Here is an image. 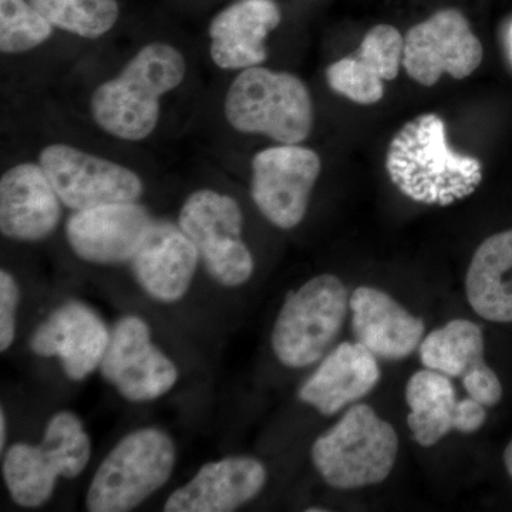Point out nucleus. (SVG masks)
I'll use <instances>...</instances> for the list:
<instances>
[{"mask_svg": "<svg viewBox=\"0 0 512 512\" xmlns=\"http://www.w3.org/2000/svg\"><path fill=\"white\" fill-rule=\"evenodd\" d=\"M225 120L241 134L278 144H301L311 136L313 101L298 76L256 66L241 70L224 100Z\"/></svg>", "mask_w": 512, "mask_h": 512, "instance_id": "obj_3", "label": "nucleus"}, {"mask_svg": "<svg viewBox=\"0 0 512 512\" xmlns=\"http://www.w3.org/2000/svg\"><path fill=\"white\" fill-rule=\"evenodd\" d=\"M55 29L84 39H99L120 18L117 0H29Z\"/></svg>", "mask_w": 512, "mask_h": 512, "instance_id": "obj_25", "label": "nucleus"}, {"mask_svg": "<svg viewBox=\"0 0 512 512\" xmlns=\"http://www.w3.org/2000/svg\"><path fill=\"white\" fill-rule=\"evenodd\" d=\"M177 224L194 242L215 282L225 288L247 284L255 262L242 239L244 214L234 197L211 188L194 191L185 198Z\"/></svg>", "mask_w": 512, "mask_h": 512, "instance_id": "obj_8", "label": "nucleus"}, {"mask_svg": "<svg viewBox=\"0 0 512 512\" xmlns=\"http://www.w3.org/2000/svg\"><path fill=\"white\" fill-rule=\"evenodd\" d=\"M6 440H8V420H6L5 410L0 412V448L5 450Z\"/></svg>", "mask_w": 512, "mask_h": 512, "instance_id": "obj_30", "label": "nucleus"}, {"mask_svg": "<svg viewBox=\"0 0 512 512\" xmlns=\"http://www.w3.org/2000/svg\"><path fill=\"white\" fill-rule=\"evenodd\" d=\"M308 512H325V511H328L326 510V508H316V507H312V508H308V510H306Z\"/></svg>", "mask_w": 512, "mask_h": 512, "instance_id": "obj_32", "label": "nucleus"}, {"mask_svg": "<svg viewBox=\"0 0 512 512\" xmlns=\"http://www.w3.org/2000/svg\"><path fill=\"white\" fill-rule=\"evenodd\" d=\"M403 49L404 37L399 30L390 25L375 26L356 53L330 64L326 70L330 89L363 106L379 103L384 83L399 76Z\"/></svg>", "mask_w": 512, "mask_h": 512, "instance_id": "obj_20", "label": "nucleus"}, {"mask_svg": "<svg viewBox=\"0 0 512 512\" xmlns=\"http://www.w3.org/2000/svg\"><path fill=\"white\" fill-rule=\"evenodd\" d=\"M177 450L158 427L127 434L97 468L87 491L92 512H126L157 493L173 474Z\"/></svg>", "mask_w": 512, "mask_h": 512, "instance_id": "obj_6", "label": "nucleus"}, {"mask_svg": "<svg viewBox=\"0 0 512 512\" xmlns=\"http://www.w3.org/2000/svg\"><path fill=\"white\" fill-rule=\"evenodd\" d=\"M406 402L407 424L421 447H433L456 430L460 400L451 377L431 369L414 373L406 384Z\"/></svg>", "mask_w": 512, "mask_h": 512, "instance_id": "obj_23", "label": "nucleus"}, {"mask_svg": "<svg viewBox=\"0 0 512 512\" xmlns=\"http://www.w3.org/2000/svg\"><path fill=\"white\" fill-rule=\"evenodd\" d=\"M483 57V45L457 9L439 10L404 37L403 67L424 87H433L443 74L466 79L480 67Z\"/></svg>", "mask_w": 512, "mask_h": 512, "instance_id": "obj_12", "label": "nucleus"}, {"mask_svg": "<svg viewBox=\"0 0 512 512\" xmlns=\"http://www.w3.org/2000/svg\"><path fill=\"white\" fill-rule=\"evenodd\" d=\"M55 26L29 0H0V52L23 55L45 45Z\"/></svg>", "mask_w": 512, "mask_h": 512, "instance_id": "obj_26", "label": "nucleus"}, {"mask_svg": "<svg viewBox=\"0 0 512 512\" xmlns=\"http://www.w3.org/2000/svg\"><path fill=\"white\" fill-rule=\"evenodd\" d=\"M463 386L468 396L485 407H493L503 399V384L500 377L487 363L464 376Z\"/></svg>", "mask_w": 512, "mask_h": 512, "instance_id": "obj_28", "label": "nucleus"}, {"mask_svg": "<svg viewBox=\"0 0 512 512\" xmlns=\"http://www.w3.org/2000/svg\"><path fill=\"white\" fill-rule=\"evenodd\" d=\"M110 333L99 313L79 301L63 303L33 332L29 346L42 357H57L73 382H82L100 367Z\"/></svg>", "mask_w": 512, "mask_h": 512, "instance_id": "obj_14", "label": "nucleus"}, {"mask_svg": "<svg viewBox=\"0 0 512 512\" xmlns=\"http://www.w3.org/2000/svg\"><path fill=\"white\" fill-rule=\"evenodd\" d=\"M419 352L426 369L463 379L485 365L483 330L471 320H451L430 332L421 342Z\"/></svg>", "mask_w": 512, "mask_h": 512, "instance_id": "obj_24", "label": "nucleus"}, {"mask_svg": "<svg viewBox=\"0 0 512 512\" xmlns=\"http://www.w3.org/2000/svg\"><path fill=\"white\" fill-rule=\"evenodd\" d=\"M352 330L356 342L377 359L403 360L423 342L426 325L393 299L389 293L360 286L350 296Z\"/></svg>", "mask_w": 512, "mask_h": 512, "instance_id": "obj_19", "label": "nucleus"}, {"mask_svg": "<svg viewBox=\"0 0 512 512\" xmlns=\"http://www.w3.org/2000/svg\"><path fill=\"white\" fill-rule=\"evenodd\" d=\"M349 301L345 284L330 274L315 276L289 293L272 329L276 359L291 369L322 359L343 328Z\"/></svg>", "mask_w": 512, "mask_h": 512, "instance_id": "obj_7", "label": "nucleus"}, {"mask_svg": "<svg viewBox=\"0 0 512 512\" xmlns=\"http://www.w3.org/2000/svg\"><path fill=\"white\" fill-rule=\"evenodd\" d=\"M187 76V60L178 47L153 42L137 50L117 76L94 89L92 119L109 136L138 143L156 131L161 100Z\"/></svg>", "mask_w": 512, "mask_h": 512, "instance_id": "obj_1", "label": "nucleus"}, {"mask_svg": "<svg viewBox=\"0 0 512 512\" xmlns=\"http://www.w3.org/2000/svg\"><path fill=\"white\" fill-rule=\"evenodd\" d=\"M200 259L194 242L178 224L156 220L130 264L148 296L161 303H175L190 289Z\"/></svg>", "mask_w": 512, "mask_h": 512, "instance_id": "obj_17", "label": "nucleus"}, {"mask_svg": "<svg viewBox=\"0 0 512 512\" xmlns=\"http://www.w3.org/2000/svg\"><path fill=\"white\" fill-rule=\"evenodd\" d=\"M20 289L15 276L0 271V352L5 353L15 342L16 313H18Z\"/></svg>", "mask_w": 512, "mask_h": 512, "instance_id": "obj_27", "label": "nucleus"}, {"mask_svg": "<svg viewBox=\"0 0 512 512\" xmlns=\"http://www.w3.org/2000/svg\"><path fill=\"white\" fill-rule=\"evenodd\" d=\"M485 420H487V412L484 404L470 396L460 400L456 419L457 431L464 434L476 433L484 426Z\"/></svg>", "mask_w": 512, "mask_h": 512, "instance_id": "obj_29", "label": "nucleus"}, {"mask_svg": "<svg viewBox=\"0 0 512 512\" xmlns=\"http://www.w3.org/2000/svg\"><path fill=\"white\" fill-rule=\"evenodd\" d=\"M282 22L275 0H237L208 26L210 56L222 70H245L268 59L266 39Z\"/></svg>", "mask_w": 512, "mask_h": 512, "instance_id": "obj_18", "label": "nucleus"}, {"mask_svg": "<svg viewBox=\"0 0 512 512\" xmlns=\"http://www.w3.org/2000/svg\"><path fill=\"white\" fill-rule=\"evenodd\" d=\"M320 171L322 161L311 148L301 144L265 148L252 160V200L276 228H296L306 217Z\"/></svg>", "mask_w": 512, "mask_h": 512, "instance_id": "obj_10", "label": "nucleus"}, {"mask_svg": "<svg viewBox=\"0 0 512 512\" xmlns=\"http://www.w3.org/2000/svg\"><path fill=\"white\" fill-rule=\"evenodd\" d=\"M399 436L389 421L367 404H355L313 443V466L336 490L383 483L392 474Z\"/></svg>", "mask_w": 512, "mask_h": 512, "instance_id": "obj_4", "label": "nucleus"}, {"mask_svg": "<svg viewBox=\"0 0 512 512\" xmlns=\"http://www.w3.org/2000/svg\"><path fill=\"white\" fill-rule=\"evenodd\" d=\"M504 464L505 470H507L508 476L512 478V439L508 443L507 448L504 451Z\"/></svg>", "mask_w": 512, "mask_h": 512, "instance_id": "obj_31", "label": "nucleus"}, {"mask_svg": "<svg viewBox=\"0 0 512 512\" xmlns=\"http://www.w3.org/2000/svg\"><path fill=\"white\" fill-rule=\"evenodd\" d=\"M377 357L359 342H343L322 360L299 389V399L323 416L359 402L380 382Z\"/></svg>", "mask_w": 512, "mask_h": 512, "instance_id": "obj_21", "label": "nucleus"}, {"mask_svg": "<svg viewBox=\"0 0 512 512\" xmlns=\"http://www.w3.org/2000/svg\"><path fill=\"white\" fill-rule=\"evenodd\" d=\"M268 471L261 460L225 457L200 468L188 483L171 493L165 512H229L254 500L264 490Z\"/></svg>", "mask_w": 512, "mask_h": 512, "instance_id": "obj_16", "label": "nucleus"}, {"mask_svg": "<svg viewBox=\"0 0 512 512\" xmlns=\"http://www.w3.org/2000/svg\"><path fill=\"white\" fill-rule=\"evenodd\" d=\"M511 47H512V30H511Z\"/></svg>", "mask_w": 512, "mask_h": 512, "instance_id": "obj_33", "label": "nucleus"}, {"mask_svg": "<svg viewBox=\"0 0 512 512\" xmlns=\"http://www.w3.org/2000/svg\"><path fill=\"white\" fill-rule=\"evenodd\" d=\"M386 170L407 198L439 207L470 197L483 181L480 161L448 146L446 124L433 113L404 124L393 137Z\"/></svg>", "mask_w": 512, "mask_h": 512, "instance_id": "obj_2", "label": "nucleus"}, {"mask_svg": "<svg viewBox=\"0 0 512 512\" xmlns=\"http://www.w3.org/2000/svg\"><path fill=\"white\" fill-rule=\"evenodd\" d=\"M100 372L131 403L160 399L180 377L173 360L151 340L146 320L136 315L123 316L114 325Z\"/></svg>", "mask_w": 512, "mask_h": 512, "instance_id": "obj_11", "label": "nucleus"}, {"mask_svg": "<svg viewBox=\"0 0 512 512\" xmlns=\"http://www.w3.org/2000/svg\"><path fill=\"white\" fill-rule=\"evenodd\" d=\"M62 204L42 165H13L0 178V232L12 241H43L59 227Z\"/></svg>", "mask_w": 512, "mask_h": 512, "instance_id": "obj_15", "label": "nucleus"}, {"mask_svg": "<svg viewBox=\"0 0 512 512\" xmlns=\"http://www.w3.org/2000/svg\"><path fill=\"white\" fill-rule=\"evenodd\" d=\"M39 164L60 201L73 211L137 202L144 194L136 171L70 144H49L40 151Z\"/></svg>", "mask_w": 512, "mask_h": 512, "instance_id": "obj_9", "label": "nucleus"}, {"mask_svg": "<svg viewBox=\"0 0 512 512\" xmlns=\"http://www.w3.org/2000/svg\"><path fill=\"white\" fill-rule=\"evenodd\" d=\"M92 457V441L82 420L59 412L47 423L39 446L16 443L6 451L2 473L10 497L20 507L39 508L50 500L60 477L73 480Z\"/></svg>", "mask_w": 512, "mask_h": 512, "instance_id": "obj_5", "label": "nucleus"}, {"mask_svg": "<svg viewBox=\"0 0 512 512\" xmlns=\"http://www.w3.org/2000/svg\"><path fill=\"white\" fill-rule=\"evenodd\" d=\"M154 221L138 201L100 205L74 211L66 222V238L74 255L89 264H127Z\"/></svg>", "mask_w": 512, "mask_h": 512, "instance_id": "obj_13", "label": "nucleus"}, {"mask_svg": "<svg viewBox=\"0 0 512 512\" xmlns=\"http://www.w3.org/2000/svg\"><path fill=\"white\" fill-rule=\"evenodd\" d=\"M466 293L478 316L512 322V229L485 239L471 259Z\"/></svg>", "mask_w": 512, "mask_h": 512, "instance_id": "obj_22", "label": "nucleus"}]
</instances>
